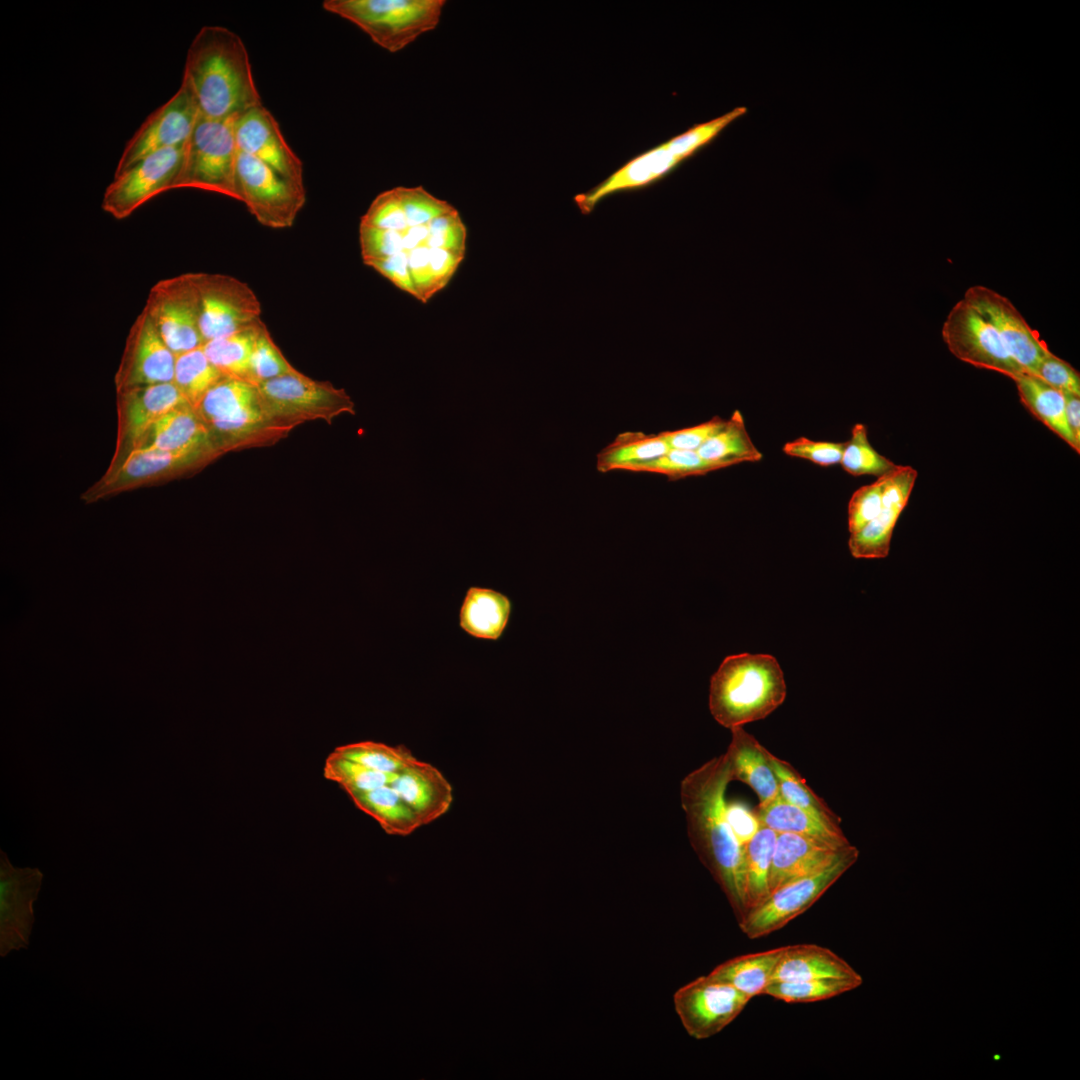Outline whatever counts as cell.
Returning a JSON list of instances; mask_svg holds the SVG:
<instances>
[{
  "label": "cell",
  "mask_w": 1080,
  "mask_h": 1080,
  "mask_svg": "<svg viewBox=\"0 0 1080 1080\" xmlns=\"http://www.w3.org/2000/svg\"><path fill=\"white\" fill-rule=\"evenodd\" d=\"M376 227L360 225L364 264L426 303L450 281L465 256L467 230L458 211L423 187H396L372 205Z\"/></svg>",
  "instance_id": "6da1fadb"
},
{
  "label": "cell",
  "mask_w": 1080,
  "mask_h": 1080,
  "mask_svg": "<svg viewBox=\"0 0 1080 1080\" xmlns=\"http://www.w3.org/2000/svg\"><path fill=\"white\" fill-rule=\"evenodd\" d=\"M731 781L726 756L719 755L682 779L680 799L690 844L726 895L739 922L745 913L742 847L725 812L726 790Z\"/></svg>",
  "instance_id": "7a4b0ae2"
},
{
  "label": "cell",
  "mask_w": 1080,
  "mask_h": 1080,
  "mask_svg": "<svg viewBox=\"0 0 1080 1080\" xmlns=\"http://www.w3.org/2000/svg\"><path fill=\"white\" fill-rule=\"evenodd\" d=\"M182 79L206 118L236 117L262 105L244 42L222 26L198 31L188 48Z\"/></svg>",
  "instance_id": "3957f363"
},
{
  "label": "cell",
  "mask_w": 1080,
  "mask_h": 1080,
  "mask_svg": "<svg viewBox=\"0 0 1080 1080\" xmlns=\"http://www.w3.org/2000/svg\"><path fill=\"white\" fill-rule=\"evenodd\" d=\"M786 694L784 674L774 656L730 655L711 677L709 709L720 725L732 729L766 718Z\"/></svg>",
  "instance_id": "277c9868"
},
{
  "label": "cell",
  "mask_w": 1080,
  "mask_h": 1080,
  "mask_svg": "<svg viewBox=\"0 0 1080 1080\" xmlns=\"http://www.w3.org/2000/svg\"><path fill=\"white\" fill-rule=\"evenodd\" d=\"M196 411L223 453L279 439L290 431L269 412L257 386L240 379H221Z\"/></svg>",
  "instance_id": "5b68a950"
},
{
  "label": "cell",
  "mask_w": 1080,
  "mask_h": 1080,
  "mask_svg": "<svg viewBox=\"0 0 1080 1080\" xmlns=\"http://www.w3.org/2000/svg\"><path fill=\"white\" fill-rule=\"evenodd\" d=\"M444 0H325L323 8L395 53L439 23Z\"/></svg>",
  "instance_id": "8992f818"
},
{
  "label": "cell",
  "mask_w": 1080,
  "mask_h": 1080,
  "mask_svg": "<svg viewBox=\"0 0 1080 1080\" xmlns=\"http://www.w3.org/2000/svg\"><path fill=\"white\" fill-rule=\"evenodd\" d=\"M237 117L211 119L199 116L185 143L184 159L174 189H200L238 200L235 186Z\"/></svg>",
  "instance_id": "52a82bcc"
},
{
  "label": "cell",
  "mask_w": 1080,
  "mask_h": 1080,
  "mask_svg": "<svg viewBox=\"0 0 1080 1080\" xmlns=\"http://www.w3.org/2000/svg\"><path fill=\"white\" fill-rule=\"evenodd\" d=\"M850 845L824 868L792 880L772 891L738 922L749 939L767 936L808 910L858 859Z\"/></svg>",
  "instance_id": "ba28073f"
},
{
  "label": "cell",
  "mask_w": 1080,
  "mask_h": 1080,
  "mask_svg": "<svg viewBox=\"0 0 1080 1080\" xmlns=\"http://www.w3.org/2000/svg\"><path fill=\"white\" fill-rule=\"evenodd\" d=\"M269 412L291 430L306 421L354 415V402L344 389L313 380L298 370L257 385Z\"/></svg>",
  "instance_id": "9c48e42d"
},
{
  "label": "cell",
  "mask_w": 1080,
  "mask_h": 1080,
  "mask_svg": "<svg viewBox=\"0 0 1080 1080\" xmlns=\"http://www.w3.org/2000/svg\"><path fill=\"white\" fill-rule=\"evenodd\" d=\"M235 186L238 201L260 224L273 229L291 227L306 202L304 185L239 150Z\"/></svg>",
  "instance_id": "30bf717a"
},
{
  "label": "cell",
  "mask_w": 1080,
  "mask_h": 1080,
  "mask_svg": "<svg viewBox=\"0 0 1080 1080\" xmlns=\"http://www.w3.org/2000/svg\"><path fill=\"white\" fill-rule=\"evenodd\" d=\"M163 341L179 355L203 346L199 328L200 301L195 273L157 282L143 308Z\"/></svg>",
  "instance_id": "8fae6325"
},
{
  "label": "cell",
  "mask_w": 1080,
  "mask_h": 1080,
  "mask_svg": "<svg viewBox=\"0 0 1080 1080\" xmlns=\"http://www.w3.org/2000/svg\"><path fill=\"white\" fill-rule=\"evenodd\" d=\"M199 291V328L206 343L262 321L261 303L241 280L223 274L195 273Z\"/></svg>",
  "instance_id": "7c38bea8"
},
{
  "label": "cell",
  "mask_w": 1080,
  "mask_h": 1080,
  "mask_svg": "<svg viewBox=\"0 0 1080 1080\" xmlns=\"http://www.w3.org/2000/svg\"><path fill=\"white\" fill-rule=\"evenodd\" d=\"M184 151L185 144L159 150L114 175L103 195V211L122 220L157 195L174 189Z\"/></svg>",
  "instance_id": "4fadbf2b"
},
{
  "label": "cell",
  "mask_w": 1080,
  "mask_h": 1080,
  "mask_svg": "<svg viewBox=\"0 0 1080 1080\" xmlns=\"http://www.w3.org/2000/svg\"><path fill=\"white\" fill-rule=\"evenodd\" d=\"M942 338L959 360L993 370L1012 380L1025 371L1009 355L996 329L965 299L948 313Z\"/></svg>",
  "instance_id": "5bb4252c"
},
{
  "label": "cell",
  "mask_w": 1080,
  "mask_h": 1080,
  "mask_svg": "<svg viewBox=\"0 0 1080 1080\" xmlns=\"http://www.w3.org/2000/svg\"><path fill=\"white\" fill-rule=\"evenodd\" d=\"M199 116L195 96L189 84L182 79L177 92L150 113L127 141L114 175L154 152L184 145Z\"/></svg>",
  "instance_id": "9a60e30c"
},
{
  "label": "cell",
  "mask_w": 1080,
  "mask_h": 1080,
  "mask_svg": "<svg viewBox=\"0 0 1080 1080\" xmlns=\"http://www.w3.org/2000/svg\"><path fill=\"white\" fill-rule=\"evenodd\" d=\"M750 999L733 986L705 975L680 987L674 993L673 1003L686 1032L703 1040L720 1033Z\"/></svg>",
  "instance_id": "2e32d148"
},
{
  "label": "cell",
  "mask_w": 1080,
  "mask_h": 1080,
  "mask_svg": "<svg viewBox=\"0 0 1080 1080\" xmlns=\"http://www.w3.org/2000/svg\"><path fill=\"white\" fill-rule=\"evenodd\" d=\"M43 873L38 868L17 867L0 851V956L26 949L35 922L34 904Z\"/></svg>",
  "instance_id": "e0dca14e"
},
{
  "label": "cell",
  "mask_w": 1080,
  "mask_h": 1080,
  "mask_svg": "<svg viewBox=\"0 0 1080 1080\" xmlns=\"http://www.w3.org/2000/svg\"><path fill=\"white\" fill-rule=\"evenodd\" d=\"M176 355L161 338L143 309L128 332L119 368L115 374L117 391L173 382Z\"/></svg>",
  "instance_id": "ac0fdd59"
},
{
  "label": "cell",
  "mask_w": 1080,
  "mask_h": 1080,
  "mask_svg": "<svg viewBox=\"0 0 1080 1080\" xmlns=\"http://www.w3.org/2000/svg\"><path fill=\"white\" fill-rule=\"evenodd\" d=\"M963 299L996 329L1014 361L1025 372L1033 374L1050 351L1012 302L983 285L969 287Z\"/></svg>",
  "instance_id": "d6986e66"
},
{
  "label": "cell",
  "mask_w": 1080,
  "mask_h": 1080,
  "mask_svg": "<svg viewBox=\"0 0 1080 1080\" xmlns=\"http://www.w3.org/2000/svg\"><path fill=\"white\" fill-rule=\"evenodd\" d=\"M222 452L214 445L168 451L140 447L131 451L107 473L93 495H104L205 463Z\"/></svg>",
  "instance_id": "ffe728a7"
},
{
  "label": "cell",
  "mask_w": 1080,
  "mask_h": 1080,
  "mask_svg": "<svg viewBox=\"0 0 1080 1080\" xmlns=\"http://www.w3.org/2000/svg\"><path fill=\"white\" fill-rule=\"evenodd\" d=\"M118 392V451L123 459L143 447L155 423L171 409L187 403L173 382L127 388Z\"/></svg>",
  "instance_id": "44dd1931"
},
{
  "label": "cell",
  "mask_w": 1080,
  "mask_h": 1080,
  "mask_svg": "<svg viewBox=\"0 0 1080 1080\" xmlns=\"http://www.w3.org/2000/svg\"><path fill=\"white\" fill-rule=\"evenodd\" d=\"M238 150L255 157L285 178L303 185V164L282 135L279 124L263 105L235 121Z\"/></svg>",
  "instance_id": "7402d4cb"
},
{
  "label": "cell",
  "mask_w": 1080,
  "mask_h": 1080,
  "mask_svg": "<svg viewBox=\"0 0 1080 1080\" xmlns=\"http://www.w3.org/2000/svg\"><path fill=\"white\" fill-rule=\"evenodd\" d=\"M917 474L911 466L898 465L884 476L883 507L880 514L849 537L848 547L854 558L887 557L895 525L908 503Z\"/></svg>",
  "instance_id": "603a6c76"
},
{
  "label": "cell",
  "mask_w": 1080,
  "mask_h": 1080,
  "mask_svg": "<svg viewBox=\"0 0 1080 1080\" xmlns=\"http://www.w3.org/2000/svg\"><path fill=\"white\" fill-rule=\"evenodd\" d=\"M412 808L422 826L443 816L453 802V789L435 766L416 760L390 784Z\"/></svg>",
  "instance_id": "cb8c5ba5"
},
{
  "label": "cell",
  "mask_w": 1080,
  "mask_h": 1080,
  "mask_svg": "<svg viewBox=\"0 0 1080 1080\" xmlns=\"http://www.w3.org/2000/svg\"><path fill=\"white\" fill-rule=\"evenodd\" d=\"M846 848L837 849L794 833H777L769 876V894L792 880L824 868Z\"/></svg>",
  "instance_id": "d4e9b609"
},
{
  "label": "cell",
  "mask_w": 1080,
  "mask_h": 1080,
  "mask_svg": "<svg viewBox=\"0 0 1080 1080\" xmlns=\"http://www.w3.org/2000/svg\"><path fill=\"white\" fill-rule=\"evenodd\" d=\"M682 160L664 143L633 158L599 185L577 195L575 201L582 213H589L604 197L644 187L664 176Z\"/></svg>",
  "instance_id": "484cf974"
},
{
  "label": "cell",
  "mask_w": 1080,
  "mask_h": 1080,
  "mask_svg": "<svg viewBox=\"0 0 1080 1080\" xmlns=\"http://www.w3.org/2000/svg\"><path fill=\"white\" fill-rule=\"evenodd\" d=\"M731 730V741L724 753L732 780L747 784L757 795L759 804L779 796V785L769 752L743 726Z\"/></svg>",
  "instance_id": "4316f807"
},
{
  "label": "cell",
  "mask_w": 1080,
  "mask_h": 1080,
  "mask_svg": "<svg viewBox=\"0 0 1080 1080\" xmlns=\"http://www.w3.org/2000/svg\"><path fill=\"white\" fill-rule=\"evenodd\" d=\"M821 978L862 979L844 959L815 944L785 946L771 982Z\"/></svg>",
  "instance_id": "83f0119b"
},
{
  "label": "cell",
  "mask_w": 1080,
  "mask_h": 1080,
  "mask_svg": "<svg viewBox=\"0 0 1080 1080\" xmlns=\"http://www.w3.org/2000/svg\"><path fill=\"white\" fill-rule=\"evenodd\" d=\"M507 595L486 587H469L459 610V626L469 636L497 641L503 635L511 615Z\"/></svg>",
  "instance_id": "f1b7e54d"
},
{
  "label": "cell",
  "mask_w": 1080,
  "mask_h": 1080,
  "mask_svg": "<svg viewBox=\"0 0 1080 1080\" xmlns=\"http://www.w3.org/2000/svg\"><path fill=\"white\" fill-rule=\"evenodd\" d=\"M755 813L760 823L777 833L786 832L806 836L837 849L850 846L842 830H836L805 810L789 803L780 794L774 800L758 804Z\"/></svg>",
  "instance_id": "f546056e"
},
{
  "label": "cell",
  "mask_w": 1080,
  "mask_h": 1080,
  "mask_svg": "<svg viewBox=\"0 0 1080 1080\" xmlns=\"http://www.w3.org/2000/svg\"><path fill=\"white\" fill-rule=\"evenodd\" d=\"M207 445L215 446L208 427L196 409L184 403L165 413L155 423L144 446L177 451Z\"/></svg>",
  "instance_id": "4dcf8cb0"
},
{
  "label": "cell",
  "mask_w": 1080,
  "mask_h": 1080,
  "mask_svg": "<svg viewBox=\"0 0 1080 1080\" xmlns=\"http://www.w3.org/2000/svg\"><path fill=\"white\" fill-rule=\"evenodd\" d=\"M1013 381L1027 410L1079 454L1080 445L1073 438L1065 418L1064 393L1032 373L1025 372Z\"/></svg>",
  "instance_id": "1f68e13d"
},
{
  "label": "cell",
  "mask_w": 1080,
  "mask_h": 1080,
  "mask_svg": "<svg viewBox=\"0 0 1080 1080\" xmlns=\"http://www.w3.org/2000/svg\"><path fill=\"white\" fill-rule=\"evenodd\" d=\"M776 838L777 832L761 824L756 834L742 846L744 915L769 895Z\"/></svg>",
  "instance_id": "d6a6232c"
},
{
  "label": "cell",
  "mask_w": 1080,
  "mask_h": 1080,
  "mask_svg": "<svg viewBox=\"0 0 1080 1080\" xmlns=\"http://www.w3.org/2000/svg\"><path fill=\"white\" fill-rule=\"evenodd\" d=\"M784 947L750 953L729 959L716 966L708 975L729 984L753 998L763 995L771 982Z\"/></svg>",
  "instance_id": "836d02e7"
},
{
  "label": "cell",
  "mask_w": 1080,
  "mask_h": 1080,
  "mask_svg": "<svg viewBox=\"0 0 1080 1080\" xmlns=\"http://www.w3.org/2000/svg\"><path fill=\"white\" fill-rule=\"evenodd\" d=\"M347 794L356 807L374 818L387 834L407 836L422 827L412 808L391 785Z\"/></svg>",
  "instance_id": "e575fe53"
},
{
  "label": "cell",
  "mask_w": 1080,
  "mask_h": 1080,
  "mask_svg": "<svg viewBox=\"0 0 1080 1080\" xmlns=\"http://www.w3.org/2000/svg\"><path fill=\"white\" fill-rule=\"evenodd\" d=\"M696 451L717 469L743 462H758L763 457L749 436L738 410Z\"/></svg>",
  "instance_id": "d590c367"
},
{
  "label": "cell",
  "mask_w": 1080,
  "mask_h": 1080,
  "mask_svg": "<svg viewBox=\"0 0 1080 1080\" xmlns=\"http://www.w3.org/2000/svg\"><path fill=\"white\" fill-rule=\"evenodd\" d=\"M669 449L660 433L627 431L617 435L597 454L596 467L601 473L630 471L641 463L664 455Z\"/></svg>",
  "instance_id": "8d00e7d4"
},
{
  "label": "cell",
  "mask_w": 1080,
  "mask_h": 1080,
  "mask_svg": "<svg viewBox=\"0 0 1080 1080\" xmlns=\"http://www.w3.org/2000/svg\"><path fill=\"white\" fill-rule=\"evenodd\" d=\"M262 321L244 330L210 340L202 348L211 363L225 376L251 383L250 363Z\"/></svg>",
  "instance_id": "74e56055"
},
{
  "label": "cell",
  "mask_w": 1080,
  "mask_h": 1080,
  "mask_svg": "<svg viewBox=\"0 0 1080 1080\" xmlns=\"http://www.w3.org/2000/svg\"><path fill=\"white\" fill-rule=\"evenodd\" d=\"M224 377L208 359L202 346L176 355L173 383L194 409Z\"/></svg>",
  "instance_id": "f35d334b"
},
{
  "label": "cell",
  "mask_w": 1080,
  "mask_h": 1080,
  "mask_svg": "<svg viewBox=\"0 0 1080 1080\" xmlns=\"http://www.w3.org/2000/svg\"><path fill=\"white\" fill-rule=\"evenodd\" d=\"M771 764L778 780L779 794L789 803L805 810L829 827L842 830L840 818L828 807L806 783L805 779L787 761L771 753Z\"/></svg>",
  "instance_id": "ab89813d"
},
{
  "label": "cell",
  "mask_w": 1080,
  "mask_h": 1080,
  "mask_svg": "<svg viewBox=\"0 0 1080 1080\" xmlns=\"http://www.w3.org/2000/svg\"><path fill=\"white\" fill-rule=\"evenodd\" d=\"M863 979L821 978L798 981H774L763 995L786 1003H808L827 1000L859 987Z\"/></svg>",
  "instance_id": "60d3db41"
},
{
  "label": "cell",
  "mask_w": 1080,
  "mask_h": 1080,
  "mask_svg": "<svg viewBox=\"0 0 1080 1080\" xmlns=\"http://www.w3.org/2000/svg\"><path fill=\"white\" fill-rule=\"evenodd\" d=\"M333 752L372 770L386 773L402 772L417 760L404 745L390 746L374 741L338 746Z\"/></svg>",
  "instance_id": "b9f144b4"
},
{
  "label": "cell",
  "mask_w": 1080,
  "mask_h": 1080,
  "mask_svg": "<svg viewBox=\"0 0 1080 1080\" xmlns=\"http://www.w3.org/2000/svg\"><path fill=\"white\" fill-rule=\"evenodd\" d=\"M840 464L853 476L873 475L877 478L891 473L898 466L874 449L869 442L867 428L861 423L853 426L851 437L845 442Z\"/></svg>",
  "instance_id": "7bdbcfd3"
},
{
  "label": "cell",
  "mask_w": 1080,
  "mask_h": 1080,
  "mask_svg": "<svg viewBox=\"0 0 1080 1080\" xmlns=\"http://www.w3.org/2000/svg\"><path fill=\"white\" fill-rule=\"evenodd\" d=\"M323 773L326 779L339 784L347 793L390 785L398 774L372 770L334 752L327 757Z\"/></svg>",
  "instance_id": "ee69618b"
},
{
  "label": "cell",
  "mask_w": 1080,
  "mask_h": 1080,
  "mask_svg": "<svg viewBox=\"0 0 1080 1080\" xmlns=\"http://www.w3.org/2000/svg\"><path fill=\"white\" fill-rule=\"evenodd\" d=\"M715 470H718L717 467L704 460L697 451L669 449L664 455L633 467L630 472L655 473L669 480H678Z\"/></svg>",
  "instance_id": "f6af8a7d"
},
{
  "label": "cell",
  "mask_w": 1080,
  "mask_h": 1080,
  "mask_svg": "<svg viewBox=\"0 0 1080 1080\" xmlns=\"http://www.w3.org/2000/svg\"><path fill=\"white\" fill-rule=\"evenodd\" d=\"M274 343L265 324L261 328L252 352L250 363L251 383L259 385L283 375L296 372Z\"/></svg>",
  "instance_id": "bcb514c9"
},
{
  "label": "cell",
  "mask_w": 1080,
  "mask_h": 1080,
  "mask_svg": "<svg viewBox=\"0 0 1080 1080\" xmlns=\"http://www.w3.org/2000/svg\"><path fill=\"white\" fill-rule=\"evenodd\" d=\"M884 476L871 484L857 489L848 503V530L850 535L860 531L874 520L883 507Z\"/></svg>",
  "instance_id": "7dc6e473"
},
{
  "label": "cell",
  "mask_w": 1080,
  "mask_h": 1080,
  "mask_svg": "<svg viewBox=\"0 0 1080 1080\" xmlns=\"http://www.w3.org/2000/svg\"><path fill=\"white\" fill-rule=\"evenodd\" d=\"M845 442L814 441L806 437H799L783 446V452L791 457H797L813 462L820 466H832L840 464Z\"/></svg>",
  "instance_id": "c3c4849f"
},
{
  "label": "cell",
  "mask_w": 1080,
  "mask_h": 1080,
  "mask_svg": "<svg viewBox=\"0 0 1080 1080\" xmlns=\"http://www.w3.org/2000/svg\"><path fill=\"white\" fill-rule=\"evenodd\" d=\"M1053 388L1080 396V375L1068 362L1049 352L1033 373Z\"/></svg>",
  "instance_id": "681fc988"
},
{
  "label": "cell",
  "mask_w": 1080,
  "mask_h": 1080,
  "mask_svg": "<svg viewBox=\"0 0 1080 1080\" xmlns=\"http://www.w3.org/2000/svg\"><path fill=\"white\" fill-rule=\"evenodd\" d=\"M726 420L719 416L701 424L673 431H662L660 434L667 442L670 449L696 451L710 437L718 432Z\"/></svg>",
  "instance_id": "f907efd6"
},
{
  "label": "cell",
  "mask_w": 1080,
  "mask_h": 1080,
  "mask_svg": "<svg viewBox=\"0 0 1080 1080\" xmlns=\"http://www.w3.org/2000/svg\"><path fill=\"white\" fill-rule=\"evenodd\" d=\"M725 812L730 828L742 847L756 834L761 823L755 811L741 801H726Z\"/></svg>",
  "instance_id": "816d5d0a"
},
{
  "label": "cell",
  "mask_w": 1080,
  "mask_h": 1080,
  "mask_svg": "<svg viewBox=\"0 0 1080 1080\" xmlns=\"http://www.w3.org/2000/svg\"><path fill=\"white\" fill-rule=\"evenodd\" d=\"M1063 393L1066 422L1076 443L1080 445V396L1070 392Z\"/></svg>",
  "instance_id": "f5cc1de1"
}]
</instances>
